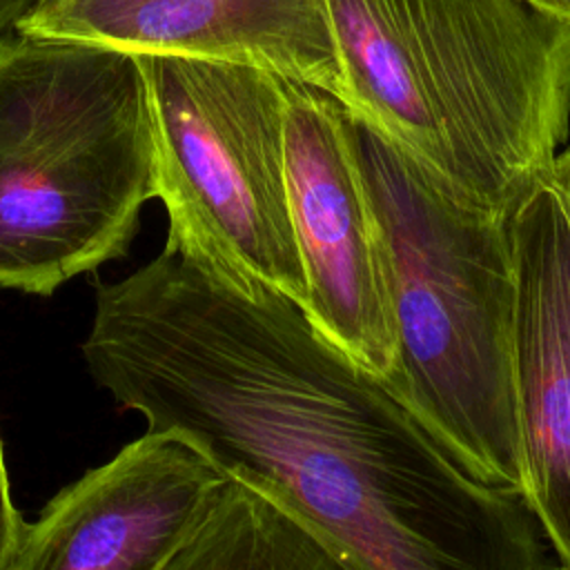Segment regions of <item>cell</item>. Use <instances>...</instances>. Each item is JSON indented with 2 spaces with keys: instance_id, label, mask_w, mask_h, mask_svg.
<instances>
[{
  "instance_id": "cell-1",
  "label": "cell",
  "mask_w": 570,
  "mask_h": 570,
  "mask_svg": "<svg viewBox=\"0 0 570 570\" xmlns=\"http://www.w3.org/2000/svg\"><path fill=\"white\" fill-rule=\"evenodd\" d=\"M82 356L147 432L278 501L345 570H559L523 494L474 479L285 296L165 245L98 287Z\"/></svg>"
},
{
  "instance_id": "cell-2",
  "label": "cell",
  "mask_w": 570,
  "mask_h": 570,
  "mask_svg": "<svg viewBox=\"0 0 570 570\" xmlns=\"http://www.w3.org/2000/svg\"><path fill=\"white\" fill-rule=\"evenodd\" d=\"M336 100L441 194L508 218L570 131V22L525 0H325Z\"/></svg>"
},
{
  "instance_id": "cell-3",
  "label": "cell",
  "mask_w": 570,
  "mask_h": 570,
  "mask_svg": "<svg viewBox=\"0 0 570 570\" xmlns=\"http://www.w3.org/2000/svg\"><path fill=\"white\" fill-rule=\"evenodd\" d=\"M350 136L394 332L383 383L474 479L521 492L508 218L454 203L354 118Z\"/></svg>"
},
{
  "instance_id": "cell-4",
  "label": "cell",
  "mask_w": 570,
  "mask_h": 570,
  "mask_svg": "<svg viewBox=\"0 0 570 570\" xmlns=\"http://www.w3.org/2000/svg\"><path fill=\"white\" fill-rule=\"evenodd\" d=\"M156 198L140 58L16 31L0 40V287L49 296L120 258Z\"/></svg>"
},
{
  "instance_id": "cell-5",
  "label": "cell",
  "mask_w": 570,
  "mask_h": 570,
  "mask_svg": "<svg viewBox=\"0 0 570 570\" xmlns=\"http://www.w3.org/2000/svg\"><path fill=\"white\" fill-rule=\"evenodd\" d=\"M154 116L167 247L227 287L305 305L285 180L283 78L243 62L138 56Z\"/></svg>"
},
{
  "instance_id": "cell-6",
  "label": "cell",
  "mask_w": 570,
  "mask_h": 570,
  "mask_svg": "<svg viewBox=\"0 0 570 570\" xmlns=\"http://www.w3.org/2000/svg\"><path fill=\"white\" fill-rule=\"evenodd\" d=\"M283 91L287 200L307 285L301 312L356 365L385 379L394 332L350 116L316 87L283 78Z\"/></svg>"
},
{
  "instance_id": "cell-7",
  "label": "cell",
  "mask_w": 570,
  "mask_h": 570,
  "mask_svg": "<svg viewBox=\"0 0 570 570\" xmlns=\"http://www.w3.org/2000/svg\"><path fill=\"white\" fill-rule=\"evenodd\" d=\"M508 229L521 494L559 570H570V223L548 171L514 205Z\"/></svg>"
},
{
  "instance_id": "cell-8",
  "label": "cell",
  "mask_w": 570,
  "mask_h": 570,
  "mask_svg": "<svg viewBox=\"0 0 570 570\" xmlns=\"http://www.w3.org/2000/svg\"><path fill=\"white\" fill-rule=\"evenodd\" d=\"M225 479L183 439L145 432L24 521L2 570H158Z\"/></svg>"
},
{
  "instance_id": "cell-9",
  "label": "cell",
  "mask_w": 570,
  "mask_h": 570,
  "mask_svg": "<svg viewBox=\"0 0 570 570\" xmlns=\"http://www.w3.org/2000/svg\"><path fill=\"white\" fill-rule=\"evenodd\" d=\"M16 31L243 62L338 96L325 0H45Z\"/></svg>"
},
{
  "instance_id": "cell-10",
  "label": "cell",
  "mask_w": 570,
  "mask_h": 570,
  "mask_svg": "<svg viewBox=\"0 0 570 570\" xmlns=\"http://www.w3.org/2000/svg\"><path fill=\"white\" fill-rule=\"evenodd\" d=\"M158 570H345L296 514L225 479Z\"/></svg>"
},
{
  "instance_id": "cell-11",
  "label": "cell",
  "mask_w": 570,
  "mask_h": 570,
  "mask_svg": "<svg viewBox=\"0 0 570 570\" xmlns=\"http://www.w3.org/2000/svg\"><path fill=\"white\" fill-rule=\"evenodd\" d=\"M22 525H24V519L20 517V512L11 499V488H9L7 465H4V450H2V439H0V570L9 561Z\"/></svg>"
},
{
  "instance_id": "cell-12",
  "label": "cell",
  "mask_w": 570,
  "mask_h": 570,
  "mask_svg": "<svg viewBox=\"0 0 570 570\" xmlns=\"http://www.w3.org/2000/svg\"><path fill=\"white\" fill-rule=\"evenodd\" d=\"M559 196H561V203H563V209H566V216H568V223H570V147L568 149H561L550 169H548Z\"/></svg>"
},
{
  "instance_id": "cell-13",
  "label": "cell",
  "mask_w": 570,
  "mask_h": 570,
  "mask_svg": "<svg viewBox=\"0 0 570 570\" xmlns=\"http://www.w3.org/2000/svg\"><path fill=\"white\" fill-rule=\"evenodd\" d=\"M40 4L42 0H0V36L13 31Z\"/></svg>"
},
{
  "instance_id": "cell-14",
  "label": "cell",
  "mask_w": 570,
  "mask_h": 570,
  "mask_svg": "<svg viewBox=\"0 0 570 570\" xmlns=\"http://www.w3.org/2000/svg\"><path fill=\"white\" fill-rule=\"evenodd\" d=\"M528 4L554 16V18H561V20H568L570 22V0H525Z\"/></svg>"
}]
</instances>
